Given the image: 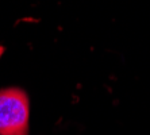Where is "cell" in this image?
I'll list each match as a JSON object with an SVG mask.
<instances>
[{"label":"cell","mask_w":150,"mask_h":135,"mask_svg":"<svg viewBox=\"0 0 150 135\" xmlns=\"http://www.w3.org/2000/svg\"><path fill=\"white\" fill-rule=\"evenodd\" d=\"M30 101L21 88L0 90V135H28Z\"/></svg>","instance_id":"1"}]
</instances>
